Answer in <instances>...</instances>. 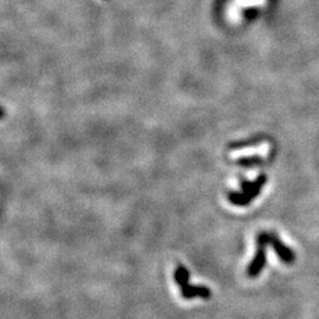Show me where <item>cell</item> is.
<instances>
[{
    "mask_svg": "<svg viewBox=\"0 0 319 319\" xmlns=\"http://www.w3.org/2000/svg\"><path fill=\"white\" fill-rule=\"evenodd\" d=\"M5 114H6V111H5L4 108L0 107V120H2V118L5 116Z\"/></svg>",
    "mask_w": 319,
    "mask_h": 319,
    "instance_id": "obj_7",
    "label": "cell"
},
{
    "mask_svg": "<svg viewBox=\"0 0 319 319\" xmlns=\"http://www.w3.org/2000/svg\"><path fill=\"white\" fill-rule=\"evenodd\" d=\"M270 244V233H261L258 235L257 245L258 250L256 253V257L250 264L249 269H247V276L251 278H256L259 276L261 271H263L265 264H266V253L265 249Z\"/></svg>",
    "mask_w": 319,
    "mask_h": 319,
    "instance_id": "obj_1",
    "label": "cell"
},
{
    "mask_svg": "<svg viewBox=\"0 0 319 319\" xmlns=\"http://www.w3.org/2000/svg\"><path fill=\"white\" fill-rule=\"evenodd\" d=\"M270 244L272 245L273 250L276 251L278 257L280 258V260L284 261L285 264H292L294 259H296L293 251L288 249L287 246H285L276 235H273V234H270Z\"/></svg>",
    "mask_w": 319,
    "mask_h": 319,
    "instance_id": "obj_3",
    "label": "cell"
},
{
    "mask_svg": "<svg viewBox=\"0 0 319 319\" xmlns=\"http://www.w3.org/2000/svg\"><path fill=\"white\" fill-rule=\"evenodd\" d=\"M174 277H175L176 283H178L180 287L187 285L188 281H189V272H188V270L183 266H179L178 269H176Z\"/></svg>",
    "mask_w": 319,
    "mask_h": 319,
    "instance_id": "obj_5",
    "label": "cell"
},
{
    "mask_svg": "<svg viewBox=\"0 0 319 319\" xmlns=\"http://www.w3.org/2000/svg\"><path fill=\"white\" fill-rule=\"evenodd\" d=\"M261 162H264L263 158L257 157V156H253V157H244V158H240L239 161H237V165L245 166V167H253V166L260 165Z\"/></svg>",
    "mask_w": 319,
    "mask_h": 319,
    "instance_id": "obj_6",
    "label": "cell"
},
{
    "mask_svg": "<svg viewBox=\"0 0 319 319\" xmlns=\"http://www.w3.org/2000/svg\"><path fill=\"white\" fill-rule=\"evenodd\" d=\"M181 288V294L185 299H192V298H203V299H208L210 298L212 292L208 287L206 286H193V285H185Z\"/></svg>",
    "mask_w": 319,
    "mask_h": 319,
    "instance_id": "obj_4",
    "label": "cell"
},
{
    "mask_svg": "<svg viewBox=\"0 0 319 319\" xmlns=\"http://www.w3.org/2000/svg\"><path fill=\"white\" fill-rule=\"evenodd\" d=\"M267 178L266 175H260L256 181L253 182L252 188L250 191L244 192V193H229L228 200L229 202H232L233 205L236 206H246L249 203L252 202L254 198H257L260 194L261 188L264 187V185L266 183Z\"/></svg>",
    "mask_w": 319,
    "mask_h": 319,
    "instance_id": "obj_2",
    "label": "cell"
}]
</instances>
